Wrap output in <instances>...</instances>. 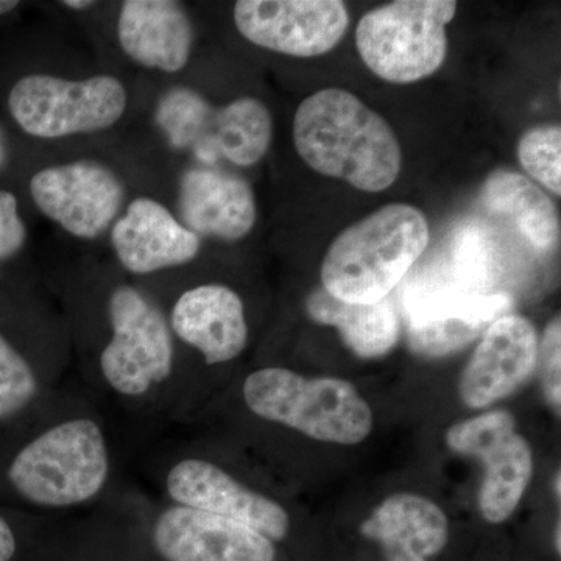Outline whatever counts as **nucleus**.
Masks as SVG:
<instances>
[{
  "label": "nucleus",
  "mask_w": 561,
  "mask_h": 561,
  "mask_svg": "<svg viewBox=\"0 0 561 561\" xmlns=\"http://www.w3.org/2000/svg\"><path fill=\"white\" fill-rule=\"evenodd\" d=\"M49 409V408H47ZM46 411L0 440V505L21 511L88 507L116 478V446L91 411L50 419Z\"/></svg>",
  "instance_id": "f257e3e1"
},
{
  "label": "nucleus",
  "mask_w": 561,
  "mask_h": 561,
  "mask_svg": "<svg viewBox=\"0 0 561 561\" xmlns=\"http://www.w3.org/2000/svg\"><path fill=\"white\" fill-rule=\"evenodd\" d=\"M106 335L92 357L99 389L131 411H181V353L168 313L149 291L116 283L106 291Z\"/></svg>",
  "instance_id": "f03ea898"
},
{
  "label": "nucleus",
  "mask_w": 561,
  "mask_h": 561,
  "mask_svg": "<svg viewBox=\"0 0 561 561\" xmlns=\"http://www.w3.org/2000/svg\"><path fill=\"white\" fill-rule=\"evenodd\" d=\"M294 144L313 171L359 191L389 190L400 176L393 128L350 91L330 88L305 99L294 117Z\"/></svg>",
  "instance_id": "7ed1b4c3"
},
{
  "label": "nucleus",
  "mask_w": 561,
  "mask_h": 561,
  "mask_svg": "<svg viewBox=\"0 0 561 561\" xmlns=\"http://www.w3.org/2000/svg\"><path fill=\"white\" fill-rule=\"evenodd\" d=\"M430 241V224L420 209L386 205L331 243L321 264V287L354 305L381 301L404 280Z\"/></svg>",
  "instance_id": "20e7f679"
},
{
  "label": "nucleus",
  "mask_w": 561,
  "mask_h": 561,
  "mask_svg": "<svg viewBox=\"0 0 561 561\" xmlns=\"http://www.w3.org/2000/svg\"><path fill=\"white\" fill-rule=\"evenodd\" d=\"M0 106L21 135L61 140L116 127L127 113L128 91L110 73L66 79L25 70L0 77Z\"/></svg>",
  "instance_id": "39448f33"
},
{
  "label": "nucleus",
  "mask_w": 561,
  "mask_h": 561,
  "mask_svg": "<svg viewBox=\"0 0 561 561\" xmlns=\"http://www.w3.org/2000/svg\"><path fill=\"white\" fill-rule=\"evenodd\" d=\"M247 408L320 442L356 445L368 437L373 415L353 383L337 378H305L280 367L261 368L242 386Z\"/></svg>",
  "instance_id": "423d86ee"
},
{
  "label": "nucleus",
  "mask_w": 561,
  "mask_h": 561,
  "mask_svg": "<svg viewBox=\"0 0 561 561\" xmlns=\"http://www.w3.org/2000/svg\"><path fill=\"white\" fill-rule=\"evenodd\" d=\"M456 11L453 0H398L368 11L356 28L362 61L389 83L427 79L446 60V25Z\"/></svg>",
  "instance_id": "0eeeda50"
},
{
  "label": "nucleus",
  "mask_w": 561,
  "mask_h": 561,
  "mask_svg": "<svg viewBox=\"0 0 561 561\" xmlns=\"http://www.w3.org/2000/svg\"><path fill=\"white\" fill-rule=\"evenodd\" d=\"M27 194L46 219L84 242L110 232L127 205L119 173L88 158L38 169L27 180Z\"/></svg>",
  "instance_id": "6e6552de"
},
{
  "label": "nucleus",
  "mask_w": 561,
  "mask_h": 561,
  "mask_svg": "<svg viewBox=\"0 0 561 561\" xmlns=\"http://www.w3.org/2000/svg\"><path fill=\"white\" fill-rule=\"evenodd\" d=\"M33 319L22 284L0 280V440L31 426L49 408L54 381Z\"/></svg>",
  "instance_id": "1a4fd4ad"
},
{
  "label": "nucleus",
  "mask_w": 561,
  "mask_h": 561,
  "mask_svg": "<svg viewBox=\"0 0 561 561\" xmlns=\"http://www.w3.org/2000/svg\"><path fill=\"white\" fill-rule=\"evenodd\" d=\"M158 485L169 504L245 524L271 541L283 540L290 529V516L283 505L203 457L175 454L161 465Z\"/></svg>",
  "instance_id": "9d476101"
},
{
  "label": "nucleus",
  "mask_w": 561,
  "mask_h": 561,
  "mask_svg": "<svg viewBox=\"0 0 561 561\" xmlns=\"http://www.w3.org/2000/svg\"><path fill=\"white\" fill-rule=\"evenodd\" d=\"M511 412L494 411L449 427L453 451L478 457L485 465L479 505L483 518L500 524L518 507L534 472L529 443L515 432Z\"/></svg>",
  "instance_id": "9b49d317"
},
{
  "label": "nucleus",
  "mask_w": 561,
  "mask_h": 561,
  "mask_svg": "<svg viewBox=\"0 0 561 561\" xmlns=\"http://www.w3.org/2000/svg\"><path fill=\"white\" fill-rule=\"evenodd\" d=\"M232 20L254 46L297 58L328 54L350 25L341 0H241L232 9Z\"/></svg>",
  "instance_id": "f8f14e48"
},
{
  "label": "nucleus",
  "mask_w": 561,
  "mask_h": 561,
  "mask_svg": "<svg viewBox=\"0 0 561 561\" xmlns=\"http://www.w3.org/2000/svg\"><path fill=\"white\" fill-rule=\"evenodd\" d=\"M157 511L150 537L164 561H275L273 541L245 524L169 502Z\"/></svg>",
  "instance_id": "ddd939ff"
},
{
  "label": "nucleus",
  "mask_w": 561,
  "mask_h": 561,
  "mask_svg": "<svg viewBox=\"0 0 561 561\" xmlns=\"http://www.w3.org/2000/svg\"><path fill=\"white\" fill-rule=\"evenodd\" d=\"M108 234L117 264L136 278L190 265L203 243L169 206L149 195L128 202Z\"/></svg>",
  "instance_id": "4468645a"
},
{
  "label": "nucleus",
  "mask_w": 561,
  "mask_h": 561,
  "mask_svg": "<svg viewBox=\"0 0 561 561\" xmlns=\"http://www.w3.org/2000/svg\"><path fill=\"white\" fill-rule=\"evenodd\" d=\"M165 313L179 350L194 351L208 367L230 364L249 345L245 306L225 284H195L180 291Z\"/></svg>",
  "instance_id": "2eb2a0df"
},
{
  "label": "nucleus",
  "mask_w": 561,
  "mask_h": 561,
  "mask_svg": "<svg viewBox=\"0 0 561 561\" xmlns=\"http://www.w3.org/2000/svg\"><path fill=\"white\" fill-rule=\"evenodd\" d=\"M538 348V332L526 317L502 316L494 320L461 375V400L481 409L507 398L537 368Z\"/></svg>",
  "instance_id": "dca6fc26"
},
{
  "label": "nucleus",
  "mask_w": 561,
  "mask_h": 561,
  "mask_svg": "<svg viewBox=\"0 0 561 561\" xmlns=\"http://www.w3.org/2000/svg\"><path fill=\"white\" fill-rule=\"evenodd\" d=\"M176 216L202 241L239 242L256 225V197L238 173L217 165H192L180 175Z\"/></svg>",
  "instance_id": "f3484780"
},
{
  "label": "nucleus",
  "mask_w": 561,
  "mask_h": 561,
  "mask_svg": "<svg viewBox=\"0 0 561 561\" xmlns=\"http://www.w3.org/2000/svg\"><path fill=\"white\" fill-rule=\"evenodd\" d=\"M116 36L128 60L168 76L186 68L194 54V24L176 0H125L117 13Z\"/></svg>",
  "instance_id": "a211bd4d"
},
{
  "label": "nucleus",
  "mask_w": 561,
  "mask_h": 561,
  "mask_svg": "<svg viewBox=\"0 0 561 561\" xmlns=\"http://www.w3.org/2000/svg\"><path fill=\"white\" fill-rule=\"evenodd\" d=\"M408 327L446 320H470L490 327L512 308L505 294H479L456 275L448 262L416 272L401 290Z\"/></svg>",
  "instance_id": "6ab92c4d"
},
{
  "label": "nucleus",
  "mask_w": 561,
  "mask_h": 561,
  "mask_svg": "<svg viewBox=\"0 0 561 561\" xmlns=\"http://www.w3.org/2000/svg\"><path fill=\"white\" fill-rule=\"evenodd\" d=\"M381 542L387 561H426L445 548L448 519L438 505L416 494H393L362 526Z\"/></svg>",
  "instance_id": "aec40b11"
},
{
  "label": "nucleus",
  "mask_w": 561,
  "mask_h": 561,
  "mask_svg": "<svg viewBox=\"0 0 561 561\" xmlns=\"http://www.w3.org/2000/svg\"><path fill=\"white\" fill-rule=\"evenodd\" d=\"M272 140L271 111L260 99L243 95L214 108L205 135L192 154L203 165L227 161L236 168H253L264 160Z\"/></svg>",
  "instance_id": "412c9836"
},
{
  "label": "nucleus",
  "mask_w": 561,
  "mask_h": 561,
  "mask_svg": "<svg viewBox=\"0 0 561 561\" xmlns=\"http://www.w3.org/2000/svg\"><path fill=\"white\" fill-rule=\"evenodd\" d=\"M306 312L320 324L334 327L362 359L386 356L400 339V313L390 297L373 305L339 300L319 287L306 298Z\"/></svg>",
  "instance_id": "4be33fe9"
},
{
  "label": "nucleus",
  "mask_w": 561,
  "mask_h": 561,
  "mask_svg": "<svg viewBox=\"0 0 561 561\" xmlns=\"http://www.w3.org/2000/svg\"><path fill=\"white\" fill-rule=\"evenodd\" d=\"M482 208L512 221L524 241L538 253H548L560 241V219L551 198L527 176L494 171L481 190Z\"/></svg>",
  "instance_id": "5701e85b"
},
{
  "label": "nucleus",
  "mask_w": 561,
  "mask_h": 561,
  "mask_svg": "<svg viewBox=\"0 0 561 561\" xmlns=\"http://www.w3.org/2000/svg\"><path fill=\"white\" fill-rule=\"evenodd\" d=\"M214 108L202 92L175 87L165 91L154 106L153 124L169 147L192 153L205 135Z\"/></svg>",
  "instance_id": "b1692460"
},
{
  "label": "nucleus",
  "mask_w": 561,
  "mask_h": 561,
  "mask_svg": "<svg viewBox=\"0 0 561 561\" xmlns=\"http://www.w3.org/2000/svg\"><path fill=\"white\" fill-rule=\"evenodd\" d=\"M449 267L479 294H491L500 276V257L493 238L482 225L467 224L454 232L449 245Z\"/></svg>",
  "instance_id": "393cba45"
},
{
  "label": "nucleus",
  "mask_w": 561,
  "mask_h": 561,
  "mask_svg": "<svg viewBox=\"0 0 561 561\" xmlns=\"http://www.w3.org/2000/svg\"><path fill=\"white\" fill-rule=\"evenodd\" d=\"M518 160L531 179L552 194H561L560 125H545L524 133L518 144Z\"/></svg>",
  "instance_id": "a878e982"
},
{
  "label": "nucleus",
  "mask_w": 561,
  "mask_h": 561,
  "mask_svg": "<svg viewBox=\"0 0 561 561\" xmlns=\"http://www.w3.org/2000/svg\"><path fill=\"white\" fill-rule=\"evenodd\" d=\"M485 324L470 320H446L424 327H408L409 346L424 357H442L465 348L485 332Z\"/></svg>",
  "instance_id": "bb28decb"
},
{
  "label": "nucleus",
  "mask_w": 561,
  "mask_h": 561,
  "mask_svg": "<svg viewBox=\"0 0 561 561\" xmlns=\"http://www.w3.org/2000/svg\"><path fill=\"white\" fill-rule=\"evenodd\" d=\"M28 245L27 221L21 209L16 192L0 186V280L20 283L14 279L13 268L24 256Z\"/></svg>",
  "instance_id": "cd10ccee"
},
{
  "label": "nucleus",
  "mask_w": 561,
  "mask_h": 561,
  "mask_svg": "<svg viewBox=\"0 0 561 561\" xmlns=\"http://www.w3.org/2000/svg\"><path fill=\"white\" fill-rule=\"evenodd\" d=\"M560 348L561 324L560 319H553L545 331V337L538 348V360L541 359L542 375H545V389L549 401L557 411H560L561 383H560Z\"/></svg>",
  "instance_id": "c85d7f7f"
},
{
  "label": "nucleus",
  "mask_w": 561,
  "mask_h": 561,
  "mask_svg": "<svg viewBox=\"0 0 561 561\" xmlns=\"http://www.w3.org/2000/svg\"><path fill=\"white\" fill-rule=\"evenodd\" d=\"M25 513L0 505V561H14L21 549L20 527Z\"/></svg>",
  "instance_id": "c756f323"
},
{
  "label": "nucleus",
  "mask_w": 561,
  "mask_h": 561,
  "mask_svg": "<svg viewBox=\"0 0 561 561\" xmlns=\"http://www.w3.org/2000/svg\"><path fill=\"white\" fill-rule=\"evenodd\" d=\"M13 160V144H11L10 131L0 121V179L10 172Z\"/></svg>",
  "instance_id": "7c9ffc66"
},
{
  "label": "nucleus",
  "mask_w": 561,
  "mask_h": 561,
  "mask_svg": "<svg viewBox=\"0 0 561 561\" xmlns=\"http://www.w3.org/2000/svg\"><path fill=\"white\" fill-rule=\"evenodd\" d=\"M95 5H98V2H91V0H65V2H61L62 9L77 11V13L94 9Z\"/></svg>",
  "instance_id": "2f4dec72"
},
{
  "label": "nucleus",
  "mask_w": 561,
  "mask_h": 561,
  "mask_svg": "<svg viewBox=\"0 0 561 561\" xmlns=\"http://www.w3.org/2000/svg\"><path fill=\"white\" fill-rule=\"evenodd\" d=\"M557 494H560V472L557 474Z\"/></svg>",
  "instance_id": "473e14b6"
}]
</instances>
